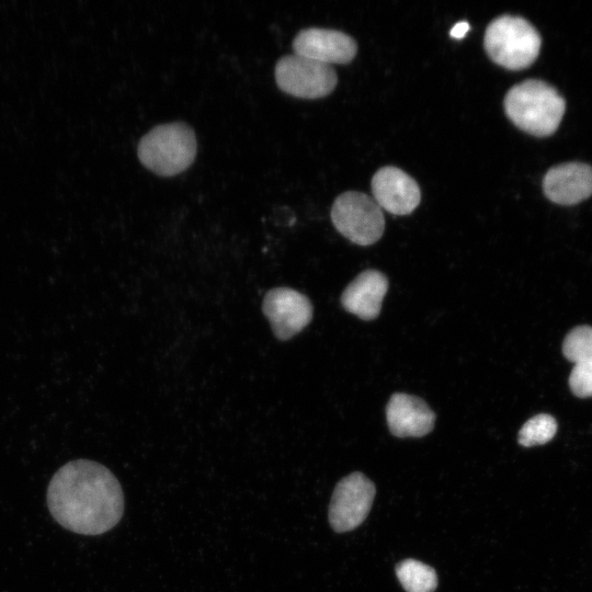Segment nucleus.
Instances as JSON below:
<instances>
[{
	"instance_id": "obj_3",
	"label": "nucleus",
	"mask_w": 592,
	"mask_h": 592,
	"mask_svg": "<svg viewBox=\"0 0 592 592\" xmlns=\"http://www.w3.org/2000/svg\"><path fill=\"white\" fill-rule=\"evenodd\" d=\"M196 148V137L191 126L173 122L158 125L141 137L138 158L152 172L171 177L191 166Z\"/></svg>"
},
{
	"instance_id": "obj_10",
	"label": "nucleus",
	"mask_w": 592,
	"mask_h": 592,
	"mask_svg": "<svg viewBox=\"0 0 592 592\" xmlns=\"http://www.w3.org/2000/svg\"><path fill=\"white\" fill-rule=\"evenodd\" d=\"M372 192L377 205L394 215L410 214L421 198L418 183L396 167H384L374 174Z\"/></svg>"
},
{
	"instance_id": "obj_11",
	"label": "nucleus",
	"mask_w": 592,
	"mask_h": 592,
	"mask_svg": "<svg viewBox=\"0 0 592 592\" xmlns=\"http://www.w3.org/2000/svg\"><path fill=\"white\" fill-rule=\"evenodd\" d=\"M546 196L560 205H573L592 195V167L567 162L550 168L543 181Z\"/></svg>"
},
{
	"instance_id": "obj_5",
	"label": "nucleus",
	"mask_w": 592,
	"mask_h": 592,
	"mask_svg": "<svg viewBox=\"0 0 592 592\" xmlns=\"http://www.w3.org/2000/svg\"><path fill=\"white\" fill-rule=\"evenodd\" d=\"M331 220L341 235L360 246L375 243L385 229L382 208L373 197L355 191L345 192L335 198Z\"/></svg>"
},
{
	"instance_id": "obj_7",
	"label": "nucleus",
	"mask_w": 592,
	"mask_h": 592,
	"mask_svg": "<svg viewBox=\"0 0 592 592\" xmlns=\"http://www.w3.org/2000/svg\"><path fill=\"white\" fill-rule=\"evenodd\" d=\"M375 497V486L362 473H353L337 485L330 506L329 522L335 532L357 527L367 516Z\"/></svg>"
},
{
	"instance_id": "obj_13",
	"label": "nucleus",
	"mask_w": 592,
	"mask_h": 592,
	"mask_svg": "<svg viewBox=\"0 0 592 592\" xmlns=\"http://www.w3.org/2000/svg\"><path fill=\"white\" fill-rule=\"evenodd\" d=\"M388 289L387 277L377 270L358 274L341 295L343 308L363 320L375 319Z\"/></svg>"
},
{
	"instance_id": "obj_8",
	"label": "nucleus",
	"mask_w": 592,
	"mask_h": 592,
	"mask_svg": "<svg viewBox=\"0 0 592 592\" xmlns=\"http://www.w3.org/2000/svg\"><path fill=\"white\" fill-rule=\"evenodd\" d=\"M262 310L274 335L281 341L299 333L309 325L314 314L309 298L289 287H275L266 292Z\"/></svg>"
},
{
	"instance_id": "obj_18",
	"label": "nucleus",
	"mask_w": 592,
	"mask_h": 592,
	"mask_svg": "<svg viewBox=\"0 0 592 592\" xmlns=\"http://www.w3.org/2000/svg\"><path fill=\"white\" fill-rule=\"evenodd\" d=\"M468 30L469 24L466 21H460L452 27L449 34L453 38L460 39L466 35Z\"/></svg>"
},
{
	"instance_id": "obj_16",
	"label": "nucleus",
	"mask_w": 592,
	"mask_h": 592,
	"mask_svg": "<svg viewBox=\"0 0 592 592\" xmlns=\"http://www.w3.org/2000/svg\"><path fill=\"white\" fill-rule=\"evenodd\" d=\"M562 353L573 364L592 357V327L578 326L570 330L563 340Z\"/></svg>"
},
{
	"instance_id": "obj_12",
	"label": "nucleus",
	"mask_w": 592,
	"mask_h": 592,
	"mask_svg": "<svg viewBox=\"0 0 592 592\" xmlns=\"http://www.w3.org/2000/svg\"><path fill=\"white\" fill-rule=\"evenodd\" d=\"M386 418L390 432L398 437L424 436L435 422V413L424 400L405 392L390 397Z\"/></svg>"
},
{
	"instance_id": "obj_9",
	"label": "nucleus",
	"mask_w": 592,
	"mask_h": 592,
	"mask_svg": "<svg viewBox=\"0 0 592 592\" xmlns=\"http://www.w3.org/2000/svg\"><path fill=\"white\" fill-rule=\"evenodd\" d=\"M293 49L297 55L331 66L350 62L356 55L357 45L343 32L309 27L298 32Z\"/></svg>"
},
{
	"instance_id": "obj_6",
	"label": "nucleus",
	"mask_w": 592,
	"mask_h": 592,
	"mask_svg": "<svg viewBox=\"0 0 592 592\" xmlns=\"http://www.w3.org/2000/svg\"><path fill=\"white\" fill-rule=\"evenodd\" d=\"M278 88L294 96L317 99L331 93L337 86V73L327 64L291 54L278 59L275 66Z\"/></svg>"
},
{
	"instance_id": "obj_1",
	"label": "nucleus",
	"mask_w": 592,
	"mask_h": 592,
	"mask_svg": "<svg viewBox=\"0 0 592 592\" xmlns=\"http://www.w3.org/2000/svg\"><path fill=\"white\" fill-rule=\"evenodd\" d=\"M47 505L65 528L82 535H100L119 522L124 496L118 480L105 466L77 459L53 476Z\"/></svg>"
},
{
	"instance_id": "obj_17",
	"label": "nucleus",
	"mask_w": 592,
	"mask_h": 592,
	"mask_svg": "<svg viewBox=\"0 0 592 592\" xmlns=\"http://www.w3.org/2000/svg\"><path fill=\"white\" fill-rule=\"evenodd\" d=\"M569 387L579 398L592 397V357L574 364L569 375Z\"/></svg>"
},
{
	"instance_id": "obj_14",
	"label": "nucleus",
	"mask_w": 592,
	"mask_h": 592,
	"mask_svg": "<svg viewBox=\"0 0 592 592\" xmlns=\"http://www.w3.org/2000/svg\"><path fill=\"white\" fill-rule=\"evenodd\" d=\"M396 573L407 592H433L437 585L435 570L414 559L398 563Z\"/></svg>"
},
{
	"instance_id": "obj_2",
	"label": "nucleus",
	"mask_w": 592,
	"mask_h": 592,
	"mask_svg": "<svg viewBox=\"0 0 592 592\" xmlns=\"http://www.w3.org/2000/svg\"><path fill=\"white\" fill-rule=\"evenodd\" d=\"M504 110L520 129L545 137L558 128L566 102L550 84L530 79L509 90L504 99Z\"/></svg>"
},
{
	"instance_id": "obj_15",
	"label": "nucleus",
	"mask_w": 592,
	"mask_h": 592,
	"mask_svg": "<svg viewBox=\"0 0 592 592\" xmlns=\"http://www.w3.org/2000/svg\"><path fill=\"white\" fill-rule=\"evenodd\" d=\"M557 428V421L553 415L536 414L521 428L517 435L519 443L525 447L546 444L555 436Z\"/></svg>"
},
{
	"instance_id": "obj_4",
	"label": "nucleus",
	"mask_w": 592,
	"mask_h": 592,
	"mask_svg": "<svg viewBox=\"0 0 592 592\" xmlns=\"http://www.w3.org/2000/svg\"><path fill=\"white\" fill-rule=\"evenodd\" d=\"M483 45L496 64L520 70L535 61L542 39L536 29L523 18L501 15L487 26Z\"/></svg>"
}]
</instances>
